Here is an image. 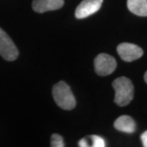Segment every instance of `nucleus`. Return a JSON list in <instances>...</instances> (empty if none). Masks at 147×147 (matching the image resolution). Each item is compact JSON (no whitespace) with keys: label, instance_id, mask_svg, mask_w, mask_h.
<instances>
[{"label":"nucleus","instance_id":"1a4fd4ad","mask_svg":"<svg viewBox=\"0 0 147 147\" xmlns=\"http://www.w3.org/2000/svg\"><path fill=\"white\" fill-rule=\"evenodd\" d=\"M127 8L136 15L147 16V0H127Z\"/></svg>","mask_w":147,"mask_h":147},{"label":"nucleus","instance_id":"f03ea898","mask_svg":"<svg viewBox=\"0 0 147 147\" xmlns=\"http://www.w3.org/2000/svg\"><path fill=\"white\" fill-rule=\"evenodd\" d=\"M53 96L55 103L66 110H71L76 106V99L70 87L65 82L60 81L53 88Z\"/></svg>","mask_w":147,"mask_h":147},{"label":"nucleus","instance_id":"6e6552de","mask_svg":"<svg viewBox=\"0 0 147 147\" xmlns=\"http://www.w3.org/2000/svg\"><path fill=\"white\" fill-rule=\"evenodd\" d=\"M114 126L116 129L126 134H133L136 129V124L129 116L123 115L115 121Z\"/></svg>","mask_w":147,"mask_h":147},{"label":"nucleus","instance_id":"f257e3e1","mask_svg":"<svg viewBox=\"0 0 147 147\" xmlns=\"http://www.w3.org/2000/svg\"><path fill=\"white\" fill-rule=\"evenodd\" d=\"M115 91V102L119 106H125L129 104L134 98V85L126 77H119L113 82Z\"/></svg>","mask_w":147,"mask_h":147},{"label":"nucleus","instance_id":"f8f14e48","mask_svg":"<svg viewBox=\"0 0 147 147\" xmlns=\"http://www.w3.org/2000/svg\"><path fill=\"white\" fill-rule=\"evenodd\" d=\"M143 146L147 147V131H144L140 136Z\"/></svg>","mask_w":147,"mask_h":147},{"label":"nucleus","instance_id":"ddd939ff","mask_svg":"<svg viewBox=\"0 0 147 147\" xmlns=\"http://www.w3.org/2000/svg\"><path fill=\"white\" fill-rule=\"evenodd\" d=\"M78 145H79V146H80V147L89 146V143H88L87 140L86 138H82L78 142Z\"/></svg>","mask_w":147,"mask_h":147},{"label":"nucleus","instance_id":"0eeeda50","mask_svg":"<svg viewBox=\"0 0 147 147\" xmlns=\"http://www.w3.org/2000/svg\"><path fill=\"white\" fill-rule=\"evenodd\" d=\"M63 0H34L32 8L35 12L44 13L48 11L56 10L63 7Z\"/></svg>","mask_w":147,"mask_h":147},{"label":"nucleus","instance_id":"7ed1b4c3","mask_svg":"<svg viewBox=\"0 0 147 147\" xmlns=\"http://www.w3.org/2000/svg\"><path fill=\"white\" fill-rule=\"evenodd\" d=\"M95 70L100 76H108L111 74L117 67V61L113 57L101 53L95 57L94 61Z\"/></svg>","mask_w":147,"mask_h":147},{"label":"nucleus","instance_id":"4468645a","mask_svg":"<svg viewBox=\"0 0 147 147\" xmlns=\"http://www.w3.org/2000/svg\"><path fill=\"white\" fill-rule=\"evenodd\" d=\"M144 80H145V82L147 83V71H146V73H145V74H144Z\"/></svg>","mask_w":147,"mask_h":147},{"label":"nucleus","instance_id":"9b49d317","mask_svg":"<svg viewBox=\"0 0 147 147\" xmlns=\"http://www.w3.org/2000/svg\"><path fill=\"white\" fill-rule=\"evenodd\" d=\"M92 142L91 146L93 147H104L106 146V142L104 138L98 136H90L89 137Z\"/></svg>","mask_w":147,"mask_h":147},{"label":"nucleus","instance_id":"423d86ee","mask_svg":"<svg viewBox=\"0 0 147 147\" xmlns=\"http://www.w3.org/2000/svg\"><path fill=\"white\" fill-rule=\"evenodd\" d=\"M103 0H83L75 11V16L78 19L85 18L100 10Z\"/></svg>","mask_w":147,"mask_h":147},{"label":"nucleus","instance_id":"39448f33","mask_svg":"<svg viewBox=\"0 0 147 147\" xmlns=\"http://www.w3.org/2000/svg\"><path fill=\"white\" fill-rule=\"evenodd\" d=\"M117 53L124 61L131 62L140 58L144 54L138 46L131 43H122L117 47Z\"/></svg>","mask_w":147,"mask_h":147},{"label":"nucleus","instance_id":"20e7f679","mask_svg":"<svg viewBox=\"0 0 147 147\" xmlns=\"http://www.w3.org/2000/svg\"><path fill=\"white\" fill-rule=\"evenodd\" d=\"M0 55L4 59L12 61L18 56V51L12 40L2 29L0 28Z\"/></svg>","mask_w":147,"mask_h":147},{"label":"nucleus","instance_id":"9d476101","mask_svg":"<svg viewBox=\"0 0 147 147\" xmlns=\"http://www.w3.org/2000/svg\"><path fill=\"white\" fill-rule=\"evenodd\" d=\"M51 144L52 147H63L65 146L63 138L57 134H54L51 136Z\"/></svg>","mask_w":147,"mask_h":147}]
</instances>
